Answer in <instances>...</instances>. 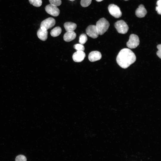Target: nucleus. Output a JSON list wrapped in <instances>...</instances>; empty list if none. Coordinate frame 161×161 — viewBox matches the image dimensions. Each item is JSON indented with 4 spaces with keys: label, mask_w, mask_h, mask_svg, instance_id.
<instances>
[{
    "label": "nucleus",
    "mask_w": 161,
    "mask_h": 161,
    "mask_svg": "<svg viewBox=\"0 0 161 161\" xmlns=\"http://www.w3.org/2000/svg\"><path fill=\"white\" fill-rule=\"evenodd\" d=\"M87 38L85 34H81L79 37V42L82 44H83L87 41Z\"/></svg>",
    "instance_id": "nucleus-17"
},
{
    "label": "nucleus",
    "mask_w": 161,
    "mask_h": 161,
    "mask_svg": "<svg viewBox=\"0 0 161 161\" xmlns=\"http://www.w3.org/2000/svg\"><path fill=\"white\" fill-rule=\"evenodd\" d=\"M64 27L67 32L73 31L76 29L77 25L75 23L73 22H67L64 23Z\"/></svg>",
    "instance_id": "nucleus-14"
},
{
    "label": "nucleus",
    "mask_w": 161,
    "mask_h": 161,
    "mask_svg": "<svg viewBox=\"0 0 161 161\" xmlns=\"http://www.w3.org/2000/svg\"><path fill=\"white\" fill-rule=\"evenodd\" d=\"M70 0V1H74L75 0Z\"/></svg>",
    "instance_id": "nucleus-25"
},
{
    "label": "nucleus",
    "mask_w": 161,
    "mask_h": 161,
    "mask_svg": "<svg viewBox=\"0 0 161 161\" xmlns=\"http://www.w3.org/2000/svg\"><path fill=\"white\" fill-rule=\"evenodd\" d=\"M125 0V1H128L129 0Z\"/></svg>",
    "instance_id": "nucleus-26"
},
{
    "label": "nucleus",
    "mask_w": 161,
    "mask_h": 161,
    "mask_svg": "<svg viewBox=\"0 0 161 161\" xmlns=\"http://www.w3.org/2000/svg\"><path fill=\"white\" fill-rule=\"evenodd\" d=\"M85 56V54L83 51H77L73 54L72 59L74 61L80 62L84 59Z\"/></svg>",
    "instance_id": "nucleus-9"
},
{
    "label": "nucleus",
    "mask_w": 161,
    "mask_h": 161,
    "mask_svg": "<svg viewBox=\"0 0 161 161\" xmlns=\"http://www.w3.org/2000/svg\"><path fill=\"white\" fill-rule=\"evenodd\" d=\"M157 48L158 51L157 52V55L160 58H161V44H159L157 45Z\"/></svg>",
    "instance_id": "nucleus-23"
},
{
    "label": "nucleus",
    "mask_w": 161,
    "mask_h": 161,
    "mask_svg": "<svg viewBox=\"0 0 161 161\" xmlns=\"http://www.w3.org/2000/svg\"><path fill=\"white\" fill-rule=\"evenodd\" d=\"M76 35V33L74 31H67L64 35V39L66 42H69L74 40Z\"/></svg>",
    "instance_id": "nucleus-12"
},
{
    "label": "nucleus",
    "mask_w": 161,
    "mask_h": 161,
    "mask_svg": "<svg viewBox=\"0 0 161 161\" xmlns=\"http://www.w3.org/2000/svg\"><path fill=\"white\" fill-rule=\"evenodd\" d=\"M136 60L134 53L128 48L122 49L118 53L116 58V61L121 68L126 69L134 63Z\"/></svg>",
    "instance_id": "nucleus-1"
},
{
    "label": "nucleus",
    "mask_w": 161,
    "mask_h": 161,
    "mask_svg": "<svg viewBox=\"0 0 161 161\" xmlns=\"http://www.w3.org/2000/svg\"><path fill=\"white\" fill-rule=\"evenodd\" d=\"M114 26L117 32L121 34L126 33L129 30V27L126 23L123 20L117 21L114 24Z\"/></svg>",
    "instance_id": "nucleus-3"
},
{
    "label": "nucleus",
    "mask_w": 161,
    "mask_h": 161,
    "mask_svg": "<svg viewBox=\"0 0 161 161\" xmlns=\"http://www.w3.org/2000/svg\"><path fill=\"white\" fill-rule=\"evenodd\" d=\"M86 32L89 36L93 38H97L99 35L95 25L89 26L86 29Z\"/></svg>",
    "instance_id": "nucleus-8"
},
{
    "label": "nucleus",
    "mask_w": 161,
    "mask_h": 161,
    "mask_svg": "<svg viewBox=\"0 0 161 161\" xmlns=\"http://www.w3.org/2000/svg\"><path fill=\"white\" fill-rule=\"evenodd\" d=\"M95 26L99 35H102L108 30L109 23L106 19L103 18L97 21Z\"/></svg>",
    "instance_id": "nucleus-2"
},
{
    "label": "nucleus",
    "mask_w": 161,
    "mask_h": 161,
    "mask_svg": "<svg viewBox=\"0 0 161 161\" xmlns=\"http://www.w3.org/2000/svg\"><path fill=\"white\" fill-rule=\"evenodd\" d=\"M108 9L110 14L115 18H118L121 16L122 13L120 9L117 5L110 4L109 6Z\"/></svg>",
    "instance_id": "nucleus-6"
},
{
    "label": "nucleus",
    "mask_w": 161,
    "mask_h": 161,
    "mask_svg": "<svg viewBox=\"0 0 161 161\" xmlns=\"http://www.w3.org/2000/svg\"><path fill=\"white\" fill-rule=\"evenodd\" d=\"M55 24V20L52 17L48 18L42 21L40 24V28L47 30L54 26Z\"/></svg>",
    "instance_id": "nucleus-5"
},
{
    "label": "nucleus",
    "mask_w": 161,
    "mask_h": 161,
    "mask_svg": "<svg viewBox=\"0 0 161 161\" xmlns=\"http://www.w3.org/2000/svg\"><path fill=\"white\" fill-rule=\"evenodd\" d=\"M45 10L47 13L54 16H58L60 13V10L57 7L51 4L46 6Z\"/></svg>",
    "instance_id": "nucleus-7"
},
{
    "label": "nucleus",
    "mask_w": 161,
    "mask_h": 161,
    "mask_svg": "<svg viewBox=\"0 0 161 161\" xmlns=\"http://www.w3.org/2000/svg\"><path fill=\"white\" fill-rule=\"evenodd\" d=\"M140 40L138 36L134 34H131L129 41L127 42V47L130 49H134L139 45Z\"/></svg>",
    "instance_id": "nucleus-4"
},
{
    "label": "nucleus",
    "mask_w": 161,
    "mask_h": 161,
    "mask_svg": "<svg viewBox=\"0 0 161 161\" xmlns=\"http://www.w3.org/2000/svg\"><path fill=\"white\" fill-rule=\"evenodd\" d=\"M15 161H27V158L24 156L20 155L16 157Z\"/></svg>",
    "instance_id": "nucleus-22"
},
{
    "label": "nucleus",
    "mask_w": 161,
    "mask_h": 161,
    "mask_svg": "<svg viewBox=\"0 0 161 161\" xmlns=\"http://www.w3.org/2000/svg\"><path fill=\"white\" fill-rule=\"evenodd\" d=\"M50 4L55 6H58L61 4V0H49Z\"/></svg>",
    "instance_id": "nucleus-20"
},
{
    "label": "nucleus",
    "mask_w": 161,
    "mask_h": 161,
    "mask_svg": "<svg viewBox=\"0 0 161 161\" xmlns=\"http://www.w3.org/2000/svg\"><path fill=\"white\" fill-rule=\"evenodd\" d=\"M102 57L101 53L97 51L91 52L89 54L88 58L89 61L93 62L100 60Z\"/></svg>",
    "instance_id": "nucleus-10"
},
{
    "label": "nucleus",
    "mask_w": 161,
    "mask_h": 161,
    "mask_svg": "<svg viewBox=\"0 0 161 161\" xmlns=\"http://www.w3.org/2000/svg\"><path fill=\"white\" fill-rule=\"evenodd\" d=\"M30 3L36 7H39L42 4V0H29Z\"/></svg>",
    "instance_id": "nucleus-16"
},
{
    "label": "nucleus",
    "mask_w": 161,
    "mask_h": 161,
    "mask_svg": "<svg viewBox=\"0 0 161 161\" xmlns=\"http://www.w3.org/2000/svg\"><path fill=\"white\" fill-rule=\"evenodd\" d=\"M92 0H81L80 4L83 7H86L88 6L91 3Z\"/></svg>",
    "instance_id": "nucleus-19"
},
{
    "label": "nucleus",
    "mask_w": 161,
    "mask_h": 161,
    "mask_svg": "<svg viewBox=\"0 0 161 161\" xmlns=\"http://www.w3.org/2000/svg\"><path fill=\"white\" fill-rule=\"evenodd\" d=\"M147 13V10L143 4L140 5L135 11L136 16L140 18L145 17Z\"/></svg>",
    "instance_id": "nucleus-11"
},
{
    "label": "nucleus",
    "mask_w": 161,
    "mask_h": 161,
    "mask_svg": "<svg viewBox=\"0 0 161 161\" xmlns=\"http://www.w3.org/2000/svg\"><path fill=\"white\" fill-rule=\"evenodd\" d=\"M103 0H96V1L97 2H100V1H103Z\"/></svg>",
    "instance_id": "nucleus-24"
},
{
    "label": "nucleus",
    "mask_w": 161,
    "mask_h": 161,
    "mask_svg": "<svg viewBox=\"0 0 161 161\" xmlns=\"http://www.w3.org/2000/svg\"><path fill=\"white\" fill-rule=\"evenodd\" d=\"M157 6L156 7V10L158 13L160 15L161 14V0H158L157 2Z\"/></svg>",
    "instance_id": "nucleus-21"
},
{
    "label": "nucleus",
    "mask_w": 161,
    "mask_h": 161,
    "mask_svg": "<svg viewBox=\"0 0 161 161\" xmlns=\"http://www.w3.org/2000/svg\"><path fill=\"white\" fill-rule=\"evenodd\" d=\"M74 48L77 51H84L85 48L83 44H76L73 46Z\"/></svg>",
    "instance_id": "nucleus-18"
},
{
    "label": "nucleus",
    "mask_w": 161,
    "mask_h": 161,
    "mask_svg": "<svg viewBox=\"0 0 161 161\" xmlns=\"http://www.w3.org/2000/svg\"><path fill=\"white\" fill-rule=\"evenodd\" d=\"M37 35L40 40L43 41H46L47 38V30H43L40 28L37 31Z\"/></svg>",
    "instance_id": "nucleus-13"
},
{
    "label": "nucleus",
    "mask_w": 161,
    "mask_h": 161,
    "mask_svg": "<svg viewBox=\"0 0 161 161\" xmlns=\"http://www.w3.org/2000/svg\"><path fill=\"white\" fill-rule=\"evenodd\" d=\"M61 31V29L60 27H56L51 30L50 34L53 37H57L60 34Z\"/></svg>",
    "instance_id": "nucleus-15"
}]
</instances>
